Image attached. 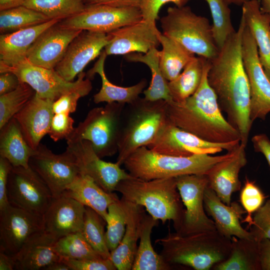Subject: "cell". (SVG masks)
I'll return each mask as SVG.
<instances>
[{"label": "cell", "mask_w": 270, "mask_h": 270, "mask_svg": "<svg viewBox=\"0 0 270 270\" xmlns=\"http://www.w3.org/2000/svg\"><path fill=\"white\" fill-rule=\"evenodd\" d=\"M246 25L242 16L238 28L210 60L208 82L228 122L238 132L246 146L252 122L250 119V88L242 56V39Z\"/></svg>", "instance_id": "6da1fadb"}, {"label": "cell", "mask_w": 270, "mask_h": 270, "mask_svg": "<svg viewBox=\"0 0 270 270\" xmlns=\"http://www.w3.org/2000/svg\"><path fill=\"white\" fill-rule=\"evenodd\" d=\"M206 59L201 83L191 96L176 102H167L168 120L172 124L207 142L227 143L240 141L238 130L223 116L217 97L210 86Z\"/></svg>", "instance_id": "7a4b0ae2"}, {"label": "cell", "mask_w": 270, "mask_h": 270, "mask_svg": "<svg viewBox=\"0 0 270 270\" xmlns=\"http://www.w3.org/2000/svg\"><path fill=\"white\" fill-rule=\"evenodd\" d=\"M160 254L169 264L183 265L196 270H209L228 256L231 239L217 230L182 234L169 232L156 240Z\"/></svg>", "instance_id": "3957f363"}, {"label": "cell", "mask_w": 270, "mask_h": 270, "mask_svg": "<svg viewBox=\"0 0 270 270\" xmlns=\"http://www.w3.org/2000/svg\"><path fill=\"white\" fill-rule=\"evenodd\" d=\"M115 191L124 200L145 208L149 214L164 224L172 220L176 232L180 229L184 206L176 178L144 180L131 176L120 182Z\"/></svg>", "instance_id": "277c9868"}, {"label": "cell", "mask_w": 270, "mask_h": 270, "mask_svg": "<svg viewBox=\"0 0 270 270\" xmlns=\"http://www.w3.org/2000/svg\"><path fill=\"white\" fill-rule=\"evenodd\" d=\"M237 148L220 156L199 154L178 156L160 154L147 146H142L133 152L123 165L132 176L144 180L206 174L214 165L232 156Z\"/></svg>", "instance_id": "5b68a950"}, {"label": "cell", "mask_w": 270, "mask_h": 270, "mask_svg": "<svg viewBox=\"0 0 270 270\" xmlns=\"http://www.w3.org/2000/svg\"><path fill=\"white\" fill-rule=\"evenodd\" d=\"M128 104L122 114L118 142L116 162L120 166L136 150L151 144L168 120L165 100L139 97Z\"/></svg>", "instance_id": "8992f818"}, {"label": "cell", "mask_w": 270, "mask_h": 270, "mask_svg": "<svg viewBox=\"0 0 270 270\" xmlns=\"http://www.w3.org/2000/svg\"><path fill=\"white\" fill-rule=\"evenodd\" d=\"M160 22L162 34L194 54L208 60L218 54L212 24L208 18L196 14L190 6L169 7Z\"/></svg>", "instance_id": "52a82bcc"}, {"label": "cell", "mask_w": 270, "mask_h": 270, "mask_svg": "<svg viewBox=\"0 0 270 270\" xmlns=\"http://www.w3.org/2000/svg\"><path fill=\"white\" fill-rule=\"evenodd\" d=\"M126 104L108 102L104 106L93 108L84 120L75 128L66 140L90 141L100 158L118 152L122 114Z\"/></svg>", "instance_id": "ba28073f"}, {"label": "cell", "mask_w": 270, "mask_h": 270, "mask_svg": "<svg viewBox=\"0 0 270 270\" xmlns=\"http://www.w3.org/2000/svg\"><path fill=\"white\" fill-rule=\"evenodd\" d=\"M7 192L10 204L42 216L54 198L46 184L30 166H12Z\"/></svg>", "instance_id": "9c48e42d"}, {"label": "cell", "mask_w": 270, "mask_h": 270, "mask_svg": "<svg viewBox=\"0 0 270 270\" xmlns=\"http://www.w3.org/2000/svg\"><path fill=\"white\" fill-rule=\"evenodd\" d=\"M142 20V14L138 7L86 4L82 12L63 20L60 23L72 29L108 34Z\"/></svg>", "instance_id": "30bf717a"}, {"label": "cell", "mask_w": 270, "mask_h": 270, "mask_svg": "<svg viewBox=\"0 0 270 270\" xmlns=\"http://www.w3.org/2000/svg\"><path fill=\"white\" fill-rule=\"evenodd\" d=\"M240 144V140L227 143L207 142L168 120L154 140L147 147L164 154L189 156L199 154H214L224 150L230 152Z\"/></svg>", "instance_id": "8fae6325"}, {"label": "cell", "mask_w": 270, "mask_h": 270, "mask_svg": "<svg viewBox=\"0 0 270 270\" xmlns=\"http://www.w3.org/2000/svg\"><path fill=\"white\" fill-rule=\"evenodd\" d=\"M176 178L185 207L182 225L176 232L188 234L216 230L214 222L208 217L204 207V193L208 185L206 174H186Z\"/></svg>", "instance_id": "7c38bea8"}, {"label": "cell", "mask_w": 270, "mask_h": 270, "mask_svg": "<svg viewBox=\"0 0 270 270\" xmlns=\"http://www.w3.org/2000/svg\"><path fill=\"white\" fill-rule=\"evenodd\" d=\"M29 166L46 184L54 198L60 196L80 174L75 158L69 150L66 149L62 154H56L42 144L34 150Z\"/></svg>", "instance_id": "4fadbf2b"}, {"label": "cell", "mask_w": 270, "mask_h": 270, "mask_svg": "<svg viewBox=\"0 0 270 270\" xmlns=\"http://www.w3.org/2000/svg\"><path fill=\"white\" fill-rule=\"evenodd\" d=\"M242 56L250 84V116L253 123L258 118L264 120L270 112V80L260 63L256 44L246 24L242 35Z\"/></svg>", "instance_id": "5bb4252c"}, {"label": "cell", "mask_w": 270, "mask_h": 270, "mask_svg": "<svg viewBox=\"0 0 270 270\" xmlns=\"http://www.w3.org/2000/svg\"><path fill=\"white\" fill-rule=\"evenodd\" d=\"M12 72L16 74L20 82L28 84L40 98L55 101L61 96L72 92L84 84L87 80L85 72H82L74 82L62 78L54 69H49L32 64L26 60L22 62L0 70V72Z\"/></svg>", "instance_id": "9a60e30c"}, {"label": "cell", "mask_w": 270, "mask_h": 270, "mask_svg": "<svg viewBox=\"0 0 270 270\" xmlns=\"http://www.w3.org/2000/svg\"><path fill=\"white\" fill-rule=\"evenodd\" d=\"M44 230L43 216L10 204L0 211V251L14 256Z\"/></svg>", "instance_id": "2e32d148"}, {"label": "cell", "mask_w": 270, "mask_h": 270, "mask_svg": "<svg viewBox=\"0 0 270 270\" xmlns=\"http://www.w3.org/2000/svg\"><path fill=\"white\" fill-rule=\"evenodd\" d=\"M66 150L74 156L80 174L90 177L108 192L115 191L120 182L132 176L116 162L103 160L87 140H68Z\"/></svg>", "instance_id": "e0dca14e"}, {"label": "cell", "mask_w": 270, "mask_h": 270, "mask_svg": "<svg viewBox=\"0 0 270 270\" xmlns=\"http://www.w3.org/2000/svg\"><path fill=\"white\" fill-rule=\"evenodd\" d=\"M108 42V34L82 30L70 42L54 70L65 80L73 82L90 62L100 56Z\"/></svg>", "instance_id": "ac0fdd59"}, {"label": "cell", "mask_w": 270, "mask_h": 270, "mask_svg": "<svg viewBox=\"0 0 270 270\" xmlns=\"http://www.w3.org/2000/svg\"><path fill=\"white\" fill-rule=\"evenodd\" d=\"M161 34L156 24L142 20L108 33V42L104 50L107 56L146 54L160 44Z\"/></svg>", "instance_id": "d6986e66"}, {"label": "cell", "mask_w": 270, "mask_h": 270, "mask_svg": "<svg viewBox=\"0 0 270 270\" xmlns=\"http://www.w3.org/2000/svg\"><path fill=\"white\" fill-rule=\"evenodd\" d=\"M60 22L40 36L26 54L27 61L37 66L55 68L70 42L82 31L63 26Z\"/></svg>", "instance_id": "ffe728a7"}, {"label": "cell", "mask_w": 270, "mask_h": 270, "mask_svg": "<svg viewBox=\"0 0 270 270\" xmlns=\"http://www.w3.org/2000/svg\"><path fill=\"white\" fill-rule=\"evenodd\" d=\"M86 206L62 195L53 198L43 215L44 232L55 239L82 232Z\"/></svg>", "instance_id": "44dd1931"}, {"label": "cell", "mask_w": 270, "mask_h": 270, "mask_svg": "<svg viewBox=\"0 0 270 270\" xmlns=\"http://www.w3.org/2000/svg\"><path fill=\"white\" fill-rule=\"evenodd\" d=\"M204 201L205 210L212 216L219 234L230 239L236 236L254 240L250 231L241 225L242 215L246 213L242 206L236 202L226 204L208 185L204 190Z\"/></svg>", "instance_id": "7402d4cb"}, {"label": "cell", "mask_w": 270, "mask_h": 270, "mask_svg": "<svg viewBox=\"0 0 270 270\" xmlns=\"http://www.w3.org/2000/svg\"><path fill=\"white\" fill-rule=\"evenodd\" d=\"M53 102L40 98L35 93L24 107L13 117L17 121L26 140L34 150L43 137L48 134L54 115Z\"/></svg>", "instance_id": "603a6c76"}, {"label": "cell", "mask_w": 270, "mask_h": 270, "mask_svg": "<svg viewBox=\"0 0 270 270\" xmlns=\"http://www.w3.org/2000/svg\"><path fill=\"white\" fill-rule=\"evenodd\" d=\"M246 147L240 143L232 156L214 165L206 174L209 186L228 206L233 193L241 188L239 174L247 163Z\"/></svg>", "instance_id": "cb8c5ba5"}, {"label": "cell", "mask_w": 270, "mask_h": 270, "mask_svg": "<svg viewBox=\"0 0 270 270\" xmlns=\"http://www.w3.org/2000/svg\"><path fill=\"white\" fill-rule=\"evenodd\" d=\"M122 199L124 202L126 215V230L120 244L110 252V259L116 270H130L146 214L144 207Z\"/></svg>", "instance_id": "d4e9b609"}, {"label": "cell", "mask_w": 270, "mask_h": 270, "mask_svg": "<svg viewBox=\"0 0 270 270\" xmlns=\"http://www.w3.org/2000/svg\"><path fill=\"white\" fill-rule=\"evenodd\" d=\"M50 20L46 22L0 36V70L26 60V54L40 36L60 22Z\"/></svg>", "instance_id": "484cf974"}, {"label": "cell", "mask_w": 270, "mask_h": 270, "mask_svg": "<svg viewBox=\"0 0 270 270\" xmlns=\"http://www.w3.org/2000/svg\"><path fill=\"white\" fill-rule=\"evenodd\" d=\"M56 241L44 231L27 242L14 256L17 270H44L48 265L60 260L54 246Z\"/></svg>", "instance_id": "4316f807"}, {"label": "cell", "mask_w": 270, "mask_h": 270, "mask_svg": "<svg viewBox=\"0 0 270 270\" xmlns=\"http://www.w3.org/2000/svg\"><path fill=\"white\" fill-rule=\"evenodd\" d=\"M242 8V16L254 38L260 63L270 80V14L261 11L259 0H249Z\"/></svg>", "instance_id": "83f0119b"}, {"label": "cell", "mask_w": 270, "mask_h": 270, "mask_svg": "<svg viewBox=\"0 0 270 270\" xmlns=\"http://www.w3.org/2000/svg\"><path fill=\"white\" fill-rule=\"evenodd\" d=\"M62 195L71 198L99 214L105 220L109 205L119 198L115 192H108L90 177L79 174Z\"/></svg>", "instance_id": "f1b7e54d"}, {"label": "cell", "mask_w": 270, "mask_h": 270, "mask_svg": "<svg viewBox=\"0 0 270 270\" xmlns=\"http://www.w3.org/2000/svg\"><path fill=\"white\" fill-rule=\"evenodd\" d=\"M106 56L105 51L102 50L94 66L86 74L87 78L90 80L96 74H98L102 80L101 88L94 96V102H118L124 104L133 102L139 98L146 86V80L142 79L136 84L128 87L113 84L109 81L104 72V65Z\"/></svg>", "instance_id": "f546056e"}, {"label": "cell", "mask_w": 270, "mask_h": 270, "mask_svg": "<svg viewBox=\"0 0 270 270\" xmlns=\"http://www.w3.org/2000/svg\"><path fill=\"white\" fill-rule=\"evenodd\" d=\"M0 130V157L14 166L28 168L34 150L26 140L16 120L12 118Z\"/></svg>", "instance_id": "4dcf8cb0"}, {"label": "cell", "mask_w": 270, "mask_h": 270, "mask_svg": "<svg viewBox=\"0 0 270 270\" xmlns=\"http://www.w3.org/2000/svg\"><path fill=\"white\" fill-rule=\"evenodd\" d=\"M214 270H262L259 242L254 240L232 236L228 258L212 268Z\"/></svg>", "instance_id": "1f68e13d"}, {"label": "cell", "mask_w": 270, "mask_h": 270, "mask_svg": "<svg viewBox=\"0 0 270 270\" xmlns=\"http://www.w3.org/2000/svg\"><path fill=\"white\" fill-rule=\"evenodd\" d=\"M158 221L150 214L145 215L132 270H170L174 268L156 252L152 245L151 234Z\"/></svg>", "instance_id": "d6a6232c"}, {"label": "cell", "mask_w": 270, "mask_h": 270, "mask_svg": "<svg viewBox=\"0 0 270 270\" xmlns=\"http://www.w3.org/2000/svg\"><path fill=\"white\" fill-rule=\"evenodd\" d=\"M159 50L154 48L148 52H132L124 55V58L131 62L146 64L150 70L152 80L148 88L144 90L145 99L150 101L164 100L172 101L168 88V81L164 76L159 64Z\"/></svg>", "instance_id": "836d02e7"}, {"label": "cell", "mask_w": 270, "mask_h": 270, "mask_svg": "<svg viewBox=\"0 0 270 270\" xmlns=\"http://www.w3.org/2000/svg\"><path fill=\"white\" fill-rule=\"evenodd\" d=\"M162 49L159 52V64L161 71L168 82L176 78L194 54L176 40L162 33L160 36Z\"/></svg>", "instance_id": "e575fe53"}, {"label": "cell", "mask_w": 270, "mask_h": 270, "mask_svg": "<svg viewBox=\"0 0 270 270\" xmlns=\"http://www.w3.org/2000/svg\"><path fill=\"white\" fill-rule=\"evenodd\" d=\"M206 60L200 56L194 57L185 66L182 72L168 82L169 90L174 101L182 102L196 92L202 80Z\"/></svg>", "instance_id": "d590c367"}, {"label": "cell", "mask_w": 270, "mask_h": 270, "mask_svg": "<svg viewBox=\"0 0 270 270\" xmlns=\"http://www.w3.org/2000/svg\"><path fill=\"white\" fill-rule=\"evenodd\" d=\"M50 20L44 14L24 6L0 10V32L12 33Z\"/></svg>", "instance_id": "8d00e7d4"}, {"label": "cell", "mask_w": 270, "mask_h": 270, "mask_svg": "<svg viewBox=\"0 0 270 270\" xmlns=\"http://www.w3.org/2000/svg\"><path fill=\"white\" fill-rule=\"evenodd\" d=\"M86 5L84 0H26L23 4L50 20H60L82 12Z\"/></svg>", "instance_id": "74e56055"}, {"label": "cell", "mask_w": 270, "mask_h": 270, "mask_svg": "<svg viewBox=\"0 0 270 270\" xmlns=\"http://www.w3.org/2000/svg\"><path fill=\"white\" fill-rule=\"evenodd\" d=\"M106 220L96 212L86 206L82 232L93 249L104 258H110V252L106 241Z\"/></svg>", "instance_id": "f35d334b"}, {"label": "cell", "mask_w": 270, "mask_h": 270, "mask_svg": "<svg viewBox=\"0 0 270 270\" xmlns=\"http://www.w3.org/2000/svg\"><path fill=\"white\" fill-rule=\"evenodd\" d=\"M54 248L60 258L76 260L102 258L93 249L82 232L70 234L58 238Z\"/></svg>", "instance_id": "ab89813d"}, {"label": "cell", "mask_w": 270, "mask_h": 270, "mask_svg": "<svg viewBox=\"0 0 270 270\" xmlns=\"http://www.w3.org/2000/svg\"><path fill=\"white\" fill-rule=\"evenodd\" d=\"M212 18L214 38L219 50L228 38L236 32L231 20L230 10L226 0H205Z\"/></svg>", "instance_id": "60d3db41"}, {"label": "cell", "mask_w": 270, "mask_h": 270, "mask_svg": "<svg viewBox=\"0 0 270 270\" xmlns=\"http://www.w3.org/2000/svg\"><path fill=\"white\" fill-rule=\"evenodd\" d=\"M35 93L28 84L21 82L13 91L0 96V130L24 107Z\"/></svg>", "instance_id": "b9f144b4"}, {"label": "cell", "mask_w": 270, "mask_h": 270, "mask_svg": "<svg viewBox=\"0 0 270 270\" xmlns=\"http://www.w3.org/2000/svg\"><path fill=\"white\" fill-rule=\"evenodd\" d=\"M126 211L124 200L118 198L110 204L105 218L106 232L108 247L111 252L120 244L126 227Z\"/></svg>", "instance_id": "7bdbcfd3"}, {"label": "cell", "mask_w": 270, "mask_h": 270, "mask_svg": "<svg viewBox=\"0 0 270 270\" xmlns=\"http://www.w3.org/2000/svg\"><path fill=\"white\" fill-rule=\"evenodd\" d=\"M240 198L242 206L248 214L244 222L248 223L250 226L252 222V214L262 206L264 196L254 182L246 178Z\"/></svg>", "instance_id": "ee69618b"}, {"label": "cell", "mask_w": 270, "mask_h": 270, "mask_svg": "<svg viewBox=\"0 0 270 270\" xmlns=\"http://www.w3.org/2000/svg\"><path fill=\"white\" fill-rule=\"evenodd\" d=\"M92 89L90 80L88 78L86 82L78 88L64 94L54 101L52 110L54 114L74 112L76 108L80 98L87 96Z\"/></svg>", "instance_id": "f6af8a7d"}, {"label": "cell", "mask_w": 270, "mask_h": 270, "mask_svg": "<svg viewBox=\"0 0 270 270\" xmlns=\"http://www.w3.org/2000/svg\"><path fill=\"white\" fill-rule=\"evenodd\" d=\"M250 227V232L256 242L270 240V200L255 212Z\"/></svg>", "instance_id": "bcb514c9"}, {"label": "cell", "mask_w": 270, "mask_h": 270, "mask_svg": "<svg viewBox=\"0 0 270 270\" xmlns=\"http://www.w3.org/2000/svg\"><path fill=\"white\" fill-rule=\"evenodd\" d=\"M74 121L66 113L54 114L48 134L54 142L62 140H66L72 135L75 128Z\"/></svg>", "instance_id": "7dc6e473"}, {"label": "cell", "mask_w": 270, "mask_h": 270, "mask_svg": "<svg viewBox=\"0 0 270 270\" xmlns=\"http://www.w3.org/2000/svg\"><path fill=\"white\" fill-rule=\"evenodd\" d=\"M60 260L72 270H116L114 264L110 258H102L76 260L60 258Z\"/></svg>", "instance_id": "c3c4849f"}, {"label": "cell", "mask_w": 270, "mask_h": 270, "mask_svg": "<svg viewBox=\"0 0 270 270\" xmlns=\"http://www.w3.org/2000/svg\"><path fill=\"white\" fill-rule=\"evenodd\" d=\"M190 0H140V8L142 20L156 24L160 9L164 4L172 2L178 7L186 5Z\"/></svg>", "instance_id": "681fc988"}, {"label": "cell", "mask_w": 270, "mask_h": 270, "mask_svg": "<svg viewBox=\"0 0 270 270\" xmlns=\"http://www.w3.org/2000/svg\"><path fill=\"white\" fill-rule=\"evenodd\" d=\"M12 166L8 160L0 157V211L3 210L10 204L7 186Z\"/></svg>", "instance_id": "f907efd6"}, {"label": "cell", "mask_w": 270, "mask_h": 270, "mask_svg": "<svg viewBox=\"0 0 270 270\" xmlns=\"http://www.w3.org/2000/svg\"><path fill=\"white\" fill-rule=\"evenodd\" d=\"M20 82L18 76L13 72L0 73V96L13 91L18 88Z\"/></svg>", "instance_id": "816d5d0a"}, {"label": "cell", "mask_w": 270, "mask_h": 270, "mask_svg": "<svg viewBox=\"0 0 270 270\" xmlns=\"http://www.w3.org/2000/svg\"><path fill=\"white\" fill-rule=\"evenodd\" d=\"M252 141L255 150L264 154L270 166V140L265 134L254 136Z\"/></svg>", "instance_id": "f5cc1de1"}, {"label": "cell", "mask_w": 270, "mask_h": 270, "mask_svg": "<svg viewBox=\"0 0 270 270\" xmlns=\"http://www.w3.org/2000/svg\"><path fill=\"white\" fill-rule=\"evenodd\" d=\"M86 4H104L116 7H138L140 0H84Z\"/></svg>", "instance_id": "db71d44e"}, {"label": "cell", "mask_w": 270, "mask_h": 270, "mask_svg": "<svg viewBox=\"0 0 270 270\" xmlns=\"http://www.w3.org/2000/svg\"><path fill=\"white\" fill-rule=\"evenodd\" d=\"M258 242L262 270H270V240H264Z\"/></svg>", "instance_id": "11a10c76"}, {"label": "cell", "mask_w": 270, "mask_h": 270, "mask_svg": "<svg viewBox=\"0 0 270 270\" xmlns=\"http://www.w3.org/2000/svg\"><path fill=\"white\" fill-rule=\"evenodd\" d=\"M15 266L14 256L0 251V270H15Z\"/></svg>", "instance_id": "9f6ffc18"}, {"label": "cell", "mask_w": 270, "mask_h": 270, "mask_svg": "<svg viewBox=\"0 0 270 270\" xmlns=\"http://www.w3.org/2000/svg\"><path fill=\"white\" fill-rule=\"evenodd\" d=\"M26 0H0V10L23 6Z\"/></svg>", "instance_id": "6f0895ef"}, {"label": "cell", "mask_w": 270, "mask_h": 270, "mask_svg": "<svg viewBox=\"0 0 270 270\" xmlns=\"http://www.w3.org/2000/svg\"><path fill=\"white\" fill-rule=\"evenodd\" d=\"M44 270H72L70 268L61 260L54 262L44 268Z\"/></svg>", "instance_id": "680465c9"}, {"label": "cell", "mask_w": 270, "mask_h": 270, "mask_svg": "<svg viewBox=\"0 0 270 270\" xmlns=\"http://www.w3.org/2000/svg\"><path fill=\"white\" fill-rule=\"evenodd\" d=\"M260 10L262 12L270 14V0H260Z\"/></svg>", "instance_id": "91938a15"}, {"label": "cell", "mask_w": 270, "mask_h": 270, "mask_svg": "<svg viewBox=\"0 0 270 270\" xmlns=\"http://www.w3.org/2000/svg\"><path fill=\"white\" fill-rule=\"evenodd\" d=\"M249 0H226L228 4H236L238 6H242V4Z\"/></svg>", "instance_id": "94428289"}, {"label": "cell", "mask_w": 270, "mask_h": 270, "mask_svg": "<svg viewBox=\"0 0 270 270\" xmlns=\"http://www.w3.org/2000/svg\"></svg>", "instance_id": "6125c7cd"}]
</instances>
